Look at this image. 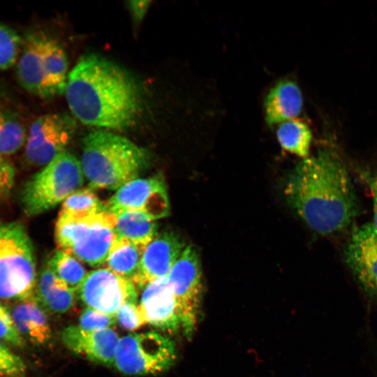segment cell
<instances>
[{"label":"cell","mask_w":377,"mask_h":377,"mask_svg":"<svg viewBox=\"0 0 377 377\" xmlns=\"http://www.w3.org/2000/svg\"><path fill=\"white\" fill-rule=\"evenodd\" d=\"M15 168L4 156L0 155V203L11 194L15 179Z\"/></svg>","instance_id":"obj_31"},{"label":"cell","mask_w":377,"mask_h":377,"mask_svg":"<svg viewBox=\"0 0 377 377\" xmlns=\"http://www.w3.org/2000/svg\"><path fill=\"white\" fill-rule=\"evenodd\" d=\"M37 279L34 248L24 226L0 220V299L34 297Z\"/></svg>","instance_id":"obj_6"},{"label":"cell","mask_w":377,"mask_h":377,"mask_svg":"<svg viewBox=\"0 0 377 377\" xmlns=\"http://www.w3.org/2000/svg\"><path fill=\"white\" fill-rule=\"evenodd\" d=\"M27 139L26 129L20 120L8 110L0 108V155L15 153Z\"/></svg>","instance_id":"obj_24"},{"label":"cell","mask_w":377,"mask_h":377,"mask_svg":"<svg viewBox=\"0 0 377 377\" xmlns=\"http://www.w3.org/2000/svg\"><path fill=\"white\" fill-rule=\"evenodd\" d=\"M77 128L74 118L66 113L43 115L31 124L24 158L31 165L45 166L64 152Z\"/></svg>","instance_id":"obj_10"},{"label":"cell","mask_w":377,"mask_h":377,"mask_svg":"<svg viewBox=\"0 0 377 377\" xmlns=\"http://www.w3.org/2000/svg\"><path fill=\"white\" fill-rule=\"evenodd\" d=\"M65 346L73 353L98 364L114 366L119 342L117 333L111 328L102 330H85L70 325L61 332Z\"/></svg>","instance_id":"obj_16"},{"label":"cell","mask_w":377,"mask_h":377,"mask_svg":"<svg viewBox=\"0 0 377 377\" xmlns=\"http://www.w3.org/2000/svg\"><path fill=\"white\" fill-rule=\"evenodd\" d=\"M177 357L173 342L156 332L129 334L119 339L114 366L129 376H146L169 369Z\"/></svg>","instance_id":"obj_8"},{"label":"cell","mask_w":377,"mask_h":377,"mask_svg":"<svg viewBox=\"0 0 377 377\" xmlns=\"http://www.w3.org/2000/svg\"><path fill=\"white\" fill-rule=\"evenodd\" d=\"M106 209L91 188H80L67 197L62 202L61 214L82 216Z\"/></svg>","instance_id":"obj_25"},{"label":"cell","mask_w":377,"mask_h":377,"mask_svg":"<svg viewBox=\"0 0 377 377\" xmlns=\"http://www.w3.org/2000/svg\"><path fill=\"white\" fill-rule=\"evenodd\" d=\"M167 277L176 300L182 328L190 339L198 323L202 293L200 259L193 246L185 247Z\"/></svg>","instance_id":"obj_9"},{"label":"cell","mask_w":377,"mask_h":377,"mask_svg":"<svg viewBox=\"0 0 377 377\" xmlns=\"http://www.w3.org/2000/svg\"><path fill=\"white\" fill-rule=\"evenodd\" d=\"M84 179L80 161L64 151L24 184L20 193L23 212L35 216L52 209L80 189Z\"/></svg>","instance_id":"obj_7"},{"label":"cell","mask_w":377,"mask_h":377,"mask_svg":"<svg viewBox=\"0 0 377 377\" xmlns=\"http://www.w3.org/2000/svg\"><path fill=\"white\" fill-rule=\"evenodd\" d=\"M47 263L56 276L74 291L79 290L87 275L84 267L78 259L59 249Z\"/></svg>","instance_id":"obj_23"},{"label":"cell","mask_w":377,"mask_h":377,"mask_svg":"<svg viewBox=\"0 0 377 377\" xmlns=\"http://www.w3.org/2000/svg\"><path fill=\"white\" fill-rule=\"evenodd\" d=\"M151 2L150 1H130L127 2L128 8L135 24H138L142 21Z\"/></svg>","instance_id":"obj_32"},{"label":"cell","mask_w":377,"mask_h":377,"mask_svg":"<svg viewBox=\"0 0 377 377\" xmlns=\"http://www.w3.org/2000/svg\"><path fill=\"white\" fill-rule=\"evenodd\" d=\"M36 295L43 307L57 313L67 312L75 303V291L56 276L47 263L37 279Z\"/></svg>","instance_id":"obj_19"},{"label":"cell","mask_w":377,"mask_h":377,"mask_svg":"<svg viewBox=\"0 0 377 377\" xmlns=\"http://www.w3.org/2000/svg\"><path fill=\"white\" fill-rule=\"evenodd\" d=\"M22 42L14 29L0 23V70L9 68L15 64Z\"/></svg>","instance_id":"obj_26"},{"label":"cell","mask_w":377,"mask_h":377,"mask_svg":"<svg viewBox=\"0 0 377 377\" xmlns=\"http://www.w3.org/2000/svg\"><path fill=\"white\" fill-rule=\"evenodd\" d=\"M144 250L128 240L117 238L104 263L105 267L132 281Z\"/></svg>","instance_id":"obj_21"},{"label":"cell","mask_w":377,"mask_h":377,"mask_svg":"<svg viewBox=\"0 0 377 377\" xmlns=\"http://www.w3.org/2000/svg\"><path fill=\"white\" fill-rule=\"evenodd\" d=\"M345 258L367 298L377 302V232L372 223L353 228Z\"/></svg>","instance_id":"obj_13"},{"label":"cell","mask_w":377,"mask_h":377,"mask_svg":"<svg viewBox=\"0 0 377 377\" xmlns=\"http://www.w3.org/2000/svg\"><path fill=\"white\" fill-rule=\"evenodd\" d=\"M10 377H24L23 376H10Z\"/></svg>","instance_id":"obj_34"},{"label":"cell","mask_w":377,"mask_h":377,"mask_svg":"<svg viewBox=\"0 0 377 377\" xmlns=\"http://www.w3.org/2000/svg\"><path fill=\"white\" fill-rule=\"evenodd\" d=\"M77 291L88 308L110 316H116L126 303H137L138 299L133 281L105 267L88 272Z\"/></svg>","instance_id":"obj_12"},{"label":"cell","mask_w":377,"mask_h":377,"mask_svg":"<svg viewBox=\"0 0 377 377\" xmlns=\"http://www.w3.org/2000/svg\"><path fill=\"white\" fill-rule=\"evenodd\" d=\"M26 367L23 360L0 340V377L23 376Z\"/></svg>","instance_id":"obj_27"},{"label":"cell","mask_w":377,"mask_h":377,"mask_svg":"<svg viewBox=\"0 0 377 377\" xmlns=\"http://www.w3.org/2000/svg\"><path fill=\"white\" fill-rule=\"evenodd\" d=\"M116 323V316L108 315L87 307L79 318L77 326L85 330H102L111 328Z\"/></svg>","instance_id":"obj_28"},{"label":"cell","mask_w":377,"mask_h":377,"mask_svg":"<svg viewBox=\"0 0 377 377\" xmlns=\"http://www.w3.org/2000/svg\"><path fill=\"white\" fill-rule=\"evenodd\" d=\"M116 319L122 328L128 331L138 330L146 324L138 304L134 302L121 306L116 313Z\"/></svg>","instance_id":"obj_29"},{"label":"cell","mask_w":377,"mask_h":377,"mask_svg":"<svg viewBox=\"0 0 377 377\" xmlns=\"http://www.w3.org/2000/svg\"><path fill=\"white\" fill-rule=\"evenodd\" d=\"M115 215L114 232L117 238L124 239L145 249L158 235L156 221L142 212L125 210Z\"/></svg>","instance_id":"obj_20"},{"label":"cell","mask_w":377,"mask_h":377,"mask_svg":"<svg viewBox=\"0 0 377 377\" xmlns=\"http://www.w3.org/2000/svg\"><path fill=\"white\" fill-rule=\"evenodd\" d=\"M0 340L6 343L22 347L24 345V339L16 330L8 310L0 302Z\"/></svg>","instance_id":"obj_30"},{"label":"cell","mask_w":377,"mask_h":377,"mask_svg":"<svg viewBox=\"0 0 377 377\" xmlns=\"http://www.w3.org/2000/svg\"><path fill=\"white\" fill-rule=\"evenodd\" d=\"M65 96L84 124L124 130L141 117L144 100L137 80L126 69L96 54L80 58L68 74Z\"/></svg>","instance_id":"obj_1"},{"label":"cell","mask_w":377,"mask_h":377,"mask_svg":"<svg viewBox=\"0 0 377 377\" xmlns=\"http://www.w3.org/2000/svg\"><path fill=\"white\" fill-rule=\"evenodd\" d=\"M138 306L145 323L157 329L175 332L181 325L167 276L156 279L143 288Z\"/></svg>","instance_id":"obj_15"},{"label":"cell","mask_w":377,"mask_h":377,"mask_svg":"<svg viewBox=\"0 0 377 377\" xmlns=\"http://www.w3.org/2000/svg\"><path fill=\"white\" fill-rule=\"evenodd\" d=\"M82 149L80 164L91 188L118 189L136 179L151 158L147 149L105 129L89 132Z\"/></svg>","instance_id":"obj_3"},{"label":"cell","mask_w":377,"mask_h":377,"mask_svg":"<svg viewBox=\"0 0 377 377\" xmlns=\"http://www.w3.org/2000/svg\"><path fill=\"white\" fill-rule=\"evenodd\" d=\"M184 242L172 230H164L145 249L137 273L132 279L136 288H144L168 276L184 251Z\"/></svg>","instance_id":"obj_14"},{"label":"cell","mask_w":377,"mask_h":377,"mask_svg":"<svg viewBox=\"0 0 377 377\" xmlns=\"http://www.w3.org/2000/svg\"><path fill=\"white\" fill-rule=\"evenodd\" d=\"M284 193L308 226L322 235L346 229L360 212L346 167L337 153L328 148L303 158L295 167Z\"/></svg>","instance_id":"obj_2"},{"label":"cell","mask_w":377,"mask_h":377,"mask_svg":"<svg viewBox=\"0 0 377 377\" xmlns=\"http://www.w3.org/2000/svg\"><path fill=\"white\" fill-rule=\"evenodd\" d=\"M16 66L17 79L28 92L49 98L65 92L69 73L61 45L41 32L27 34Z\"/></svg>","instance_id":"obj_4"},{"label":"cell","mask_w":377,"mask_h":377,"mask_svg":"<svg viewBox=\"0 0 377 377\" xmlns=\"http://www.w3.org/2000/svg\"><path fill=\"white\" fill-rule=\"evenodd\" d=\"M302 107V94L297 84L292 80H281L269 89L264 100L265 121L272 126L295 119Z\"/></svg>","instance_id":"obj_18"},{"label":"cell","mask_w":377,"mask_h":377,"mask_svg":"<svg viewBox=\"0 0 377 377\" xmlns=\"http://www.w3.org/2000/svg\"><path fill=\"white\" fill-rule=\"evenodd\" d=\"M105 207L114 214L125 210H135L154 221L164 218L170 212L166 184L161 175L136 178L119 188Z\"/></svg>","instance_id":"obj_11"},{"label":"cell","mask_w":377,"mask_h":377,"mask_svg":"<svg viewBox=\"0 0 377 377\" xmlns=\"http://www.w3.org/2000/svg\"><path fill=\"white\" fill-rule=\"evenodd\" d=\"M36 295L17 301L10 310L14 326L20 335L30 343L42 346L51 339L52 330Z\"/></svg>","instance_id":"obj_17"},{"label":"cell","mask_w":377,"mask_h":377,"mask_svg":"<svg viewBox=\"0 0 377 377\" xmlns=\"http://www.w3.org/2000/svg\"><path fill=\"white\" fill-rule=\"evenodd\" d=\"M117 216L107 209L82 216L59 214L54 228L58 249L91 267L103 265L117 237Z\"/></svg>","instance_id":"obj_5"},{"label":"cell","mask_w":377,"mask_h":377,"mask_svg":"<svg viewBox=\"0 0 377 377\" xmlns=\"http://www.w3.org/2000/svg\"><path fill=\"white\" fill-rule=\"evenodd\" d=\"M368 186L373 200L374 222L372 223L377 232V172L371 174H365Z\"/></svg>","instance_id":"obj_33"},{"label":"cell","mask_w":377,"mask_h":377,"mask_svg":"<svg viewBox=\"0 0 377 377\" xmlns=\"http://www.w3.org/2000/svg\"><path fill=\"white\" fill-rule=\"evenodd\" d=\"M276 134L284 150L304 158L309 156L312 134L306 122L298 119L286 121L279 124Z\"/></svg>","instance_id":"obj_22"}]
</instances>
